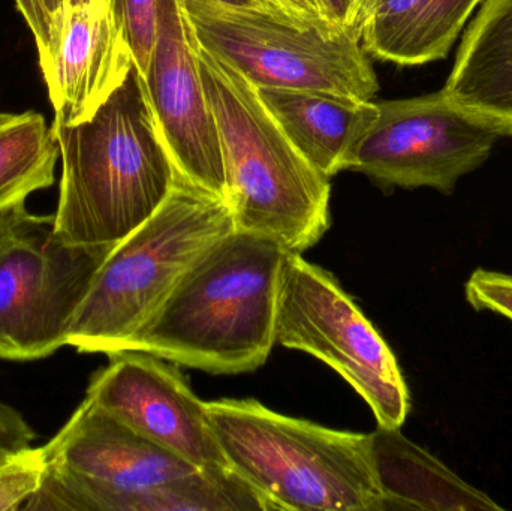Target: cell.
Returning <instances> with one entry per match:
<instances>
[{"mask_svg":"<svg viewBox=\"0 0 512 511\" xmlns=\"http://www.w3.org/2000/svg\"><path fill=\"white\" fill-rule=\"evenodd\" d=\"M460 110L512 137V0H486L444 86Z\"/></svg>","mask_w":512,"mask_h":511,"instance_id":"5bb4252c","label":"cell"},{"mask_svg":"<svg viewBox=\"0 0 512 511\" xmlns=\"http://www.w3.org/2000/svg\"><path fill=\"white\" fill-rule=\"evenodd\" d=\"M201 47L255 87L328 93L372 101L375 69L354 27L300 26L262 6L185 9Z\"/></svg>","mask_w":512,"mask_h":511,"instance_id":"8992f818","label":"cell"},{"mask_svg":"<svg viewBox=\"0 0 512 511\" xmlns=\"http://www.w3.org/2000/svg\"><path fill=\"white\" fill-rule=\"evenodd\" d=\"M207 408L228 465L273 510L385 511L369 434L283 416L254 399Z\"/></svg>","mask_w":512,"mask_h":511,"instance_id":"5b68a950","label":"cell"},{"mask_svg":"<svg viewBox=\"0 0 512 511\" xmlns=\"http://www.w3.org/2000/svg\"><path fill=\"white\" fill-rule=\"evenodd\" d=\"M54 215L26 206L0 218V359L33 362L68 347L69 329L114 246H78L54 233Z\"/></svg>","mask_w":512,"mask_h":511,"instance_id":"52a82bcc","label":"cell"},{"mask_svg":"<svg viewBox=\"0 0 512 511\" xmlns=\"http://www.w3.org/2000/svg\"><path fill=\"white\" fill-rule=\"evenodd\" d=\"M256 89L286 137L328 179L346 170L355 143L378 114L372 101L304 90Z\"/></svg>","mask_w":512,"mask_h":511,"instance_id":"2e32d148","label":"cell"},{"mask_svg":"<svg viewBox=\"0 0 512 511\" xmlns=\"http://www.w3.org/2000/svg\"><path fill=\"white\" fill-rule=\"evenodd\" d=\"M378 114L355 143L346 170L384 186L451 194L460 177L480 168L502 137L453 104L444 90L376 102Z\"/></svg>","mask_w":512,"mask_h":511,"instance_id":"30bf717a","label":"cell"},{"mask_svg":"<svg viewBox=\"0 0 512 511\" xmlns=\"http://www.w3.org/2000/svg\"><path fill=\"white\" fill-rule=\"evenodd\" d=\"M417 0H351L348 26L354 27L364 51L399 65Z\"/></svg>","mask_w":512,"mask_h":511,"instance_id":"ffe728a7","label":"cell"},{"mask_svg":"<svg viewBox=\"0 0 512 511\" xmlns=\"http://www.w3.org/2000/svg\"><path fill=\"white\" fill-rule=\"evenodd\" d=\"M369 450L385 511L502 509L432 453L408 440L400 428L378 426L369 434Z\"/></svg>","mask_w":512,"mask_h":511,"instance_id":"9a60e30c","label":"cell"},{"mask_svg":"<svg viewBox=\"0 0 512 511\" xmlns=\"http://www.w3.org/2000/svg\"><path fill=\"white\" fill-rule=\"evenodd\" d=\"M90 0H69V6L71 5H81V3H87Z\"/></svg>","mask_w":512,"mask_h":511,"instance_id":"4dcf8cb0","label":"cell"},{"mask_svg":"<svg viewBox=\"0 0 512 511\" xmlns=\"http://www.w3.org/2000/svg\"><path fill=\"white\" fill-rule=\"evenodd\" d=\"M483 0H417L399 66L445 59Z\"/></svg>","mask_w":512,"mask_h":511,"instance_id":"d6986e66","label":"cell"},{"mask_svg":"<svg viewBox=\"0 0 512 511\" xmlns=\"http://www.w3.org/2000/svg\"><path fill=\"white\" fill-rule=\"evenodd\" d=\"M197 48L179 0H159L155 47L143 75L156 123L177 171L227 201L221 141L201 80Z\"/></svg>","mask_w":512,"mask_h":511,"instance_id":"7c38bea8","label":"cell"},{"mask_svg":"<svg viewBox=\"0 0 512 511\" xmlns=\"http://www.w3.org/2000/svg\"><path fill=\"white\" fill-rule=\"evenodd\" d=\"M271 511L267 500L231 467L198 468L135 495L131 511Z\"/></svg>","mask_w":512,"mask_h":511,"instance_id":"ac0fdd59","label":"cell"},{"mask_svg":"<svg viewBox=\"0 0 512 511\" xmlns=\"http://www.w3.org/2000/svg\"><path fill=\"white\" fill-rule=\"evenodd\" d=\"M135 59L111 0L71 5L56 48L41 66L54 108L53 125H77L125 83Z\"/></svg>","mask_w":512,"mask_h":511,"instance_id":"4fadbf2b","label":"cell"},{"mask_svg":"<svg viewBox=\"0 0 512 511\" xmlns=\"http://www.w3.org/2000/svg\"><path fill=\"white\" fill-rule=\"evenodd\" d=\"M48 470L44 446L24 447L0 458V511L23 509L41 489Z\"/></svg>","mask_w":512,"mask_h":511,"instance_id":"44dd1931","label":"cell"},{"mask_svg":"<svg viewBox=\"0 0 512 511\" xmlns=\"http://www.w3.org/2000/svg\"><path fill=\"white\" fill-rule=\"evenodd\" d=\"M51 128L62 159L53 228L63 242L116 246L170 197L179 171L137 66L90 119Z\"/></svg>","mask_w":512,"mask_h":511,"instance_id":"6da1fadb","label":"cell"},{"mask_svg":"<svg viewBox=\"0 0 512 511\" xmlns=\"http://www.w3.org/2000/svg\"><path fill=\"white\" fill-rule=\"evenodd\" d=\"M233 231L227 201L177 174L158 212L99 267L72 321L68 347L107 356L125 350L185 273Z\"/></svg>","mask_w":512,"mask_h":511,"instance_id":"277c9868","label":"cell"},{"mask_svg":"<svg viewBox=\"0 0 512 511\" xmlns=\"http://www.w3.org/2000/svg\"><path fill=\"white\" fill-rule=\"evenodd\" d=\"M465 296L475 311H489L512 321V276L477 269L465 284Z\"/></svg>","mask_w":512,"mask_h":511,"instance_id":"603a6c76","label":"cell"},{"mask_svg":"<svg viewBox=\"0 0 512 511\" xmlns=\"http://www.w3.org/2000/svg\"><path fill=\"white\" fill-rule=\"evenodd\" d=\"M35 437L23 414L0 399V452L12 453L32 446Z\"/></svg>","mask_w":512,"mask_h":511,"instance_id":"484cf974","label":"cell"},{"mask_svg":"<svg viewBox=\"0 0 512 511\" xmlns=\"http://www.w3.org/2000/svg\"><path fill=\"white\" fill-rule=\"evenodd\" d=\"M276 344L330 366L366 401L378 426L402 428L408 386L387 342L339 282L288 252L280 279Z\"/></svg>","mask_w":512,"mask_h":511,"instance_id":"ba28073f","label":"cell"},{"mask_svg":"<svg viewBox=\"0 0 512 511\" xmlns=\"http://www.w3.org/2000/svg\"><path fill=\"white\" fill-rule=\"evenodd\" d=\"M197 53L236 230L303 254L330 228V179L298 152L251 81L200 42Z\"/></svg>","mask_w":512,"mask_h":511,"instance_id":"3957f363","label":"cell"},{"mask_svg":"<svg viewBox=\"0 0 512 511\" xmlns=\"http://www.w3.org/2000/svg\"><path fill=\"white\" fill-rule=\"evenodd\" d=\"M177 366L144 351H116L93 375L86 398L197 468L230 467L207 402Z\"/></svg>","mask_w":512,"mask_h":511,"instance_id":"8fae6325","label":"cell"},{"mask_svg":"<svg viewBox=\"0 0 512 511\" xmlns=\"http://www.w3.org/2000/svg\"><path fill=\"white\" fill-rule=\"evenodd\" d=\"M15 3L35 36L39 65H47L53 56L57 36H59L56 20L48 11L44 0H15Z\"/></svg>","mask_w":512,"mask_h":511,"instance_id":"cb8c5ba5","label":"cell"},{"mask_svg":"<svg viewBox=\"0 0 512 511\" xmlns=\"http://www.w3.org/2000/svg\"><path fill=\"white\" fill-rule=\"evenodd\" d=\"M59 156L56 135L42 114H11L0 125V218L53 185Z\"/></svg>","mask_w":512,"mask_h":511,"instance_id":"e0dca14e","label":"cell"},{"mask_svg":"<svg viewBox=\"0 0 512 511\" xmlns=\"http://www.w3.org/2000/svg\"><path fill=\"white\" fill-rule=\"evenodd\" d=\"M333 23L346 24L351 0H319Z\"/></svg>","mask_w":512,"mask_h":511,"instance_id":"4316f807","label":"cell"},{"mask_svg":"<svg viewBox=\"0 0 512 511\" xmlns=\"http://www.w3.org/2000/svg\"><path fill=\"white\" fill-rule=\"evenodd\" d=\"M44 449V483L21 510L129 511L134 495L198 470L89 398Z\"/></svg>","mask_w":512,"mask_h":511,"instance_id":"9c48e42d","label":"cell"},{"mask_svg":"<svg viewBox=\"0 0 512 511\" xmlns=\"http://www.w3.org/2000/svg\"><path fill=\"white\" fill-rule=\"evenodd\" d=\"M288 252L256 234H228L185 273L125 350L213 375L261 368L276 345Z\"/></svg>","mask_w":512,"mask_h":511,"instance_id":"7a4b0ae2","label":"cell"},{"mask_svg":"<svg viewBox=\"0 0 512 511\" xmlns=\"http://www.w3.org/2000/svg\"><path fill=\"white\" fill-rule=\"evenodd\" d=\"M262 8L300 26H343L330 20L319 0H255Z\"/></svg>","mask_w":512,"mask_h":511,"instance_id":"d4e9b609","label":"cell"},{"mask_svg":"<svg viewBox=\"0 0 512 511\" xmlns=\"http://www.w3.org/2000/svg\"><path fill=\"white\" fill-rule=\"evenodd\" d=\"M44 2L60 29V24L69 8V0H44Z\"/></svg>","mask_w":512,"mask_h":511,"instance_id":"f1b7e54d","label":"cell"},{"mask_svg":"<svg viewBox=\"0 0 512 511\" xmlns=\"http://www.w3.org/2000/svg\"><path fill=\"white\" fill-rule=\"evenodd\" d=\"M3 455H8V453H2L0 452V458H2Z\"/></svg>","mask_w":512,"mask_h":511,"instance_id":"1f68e13d","label":"cell"},{"mask_svg":"<svg viewBox=\"0 0 512 511\" xmlns=\"http://www.w3.org/2000/svg\"><path fill=\"white\" fill-rule=\"evenodd\" d=\"M180 5L183 9L194 8V6L203 5H225V6H256L258 3L255 0H179ZM261 6V5H259Z\"/></svg>","mask_w":512,"mask_h":511,"instance_id":"83f0119b","label":"cell"},{"mask_svg":"<svg viewBox=\"0 0 512 511\" xmlns=\"http://www.w3.org/2000/svg\"><path fill=\"white\" fill-rule=\"evenodd\" d=\"M141 75L149 68L158 32L159 0H111Z\"/></svg>","mask_w":512,"mask_h":511,"instance_id":"7402d4cb","label":"cell"},{"mask_svg":"<svg viewBox=\"0 0 512 511\" xmlns=\"http://www.w3.org/2000/svg\"><path fill=\"white\" fill-rule=\"evenodd\" d=\"M9 117H11V114H8V113H0V125H2V123H5L6 120L9 119Z\"/></svg>","mask_w":512,"mask_h":511,"instance_id":"f546056e","label":"cell"}]
</instances>
